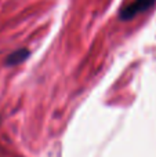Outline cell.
Returning a JSON list of instances; mask_svg holds the SVG:
<instances>
[{
  "label": "cell",
  "mask_w": 156,
  "mask_h": 157,
  "mask_svg": "<svg viewBox=\"0 0 156 157\" xmlns=\"http://www.w3.org/2000/svg\"><path fill=\"white\" fill-rule=\"evenodd\" d=\"M155 4L156 0H126L119 10V18L122 21H130L140 14L146 13Z\"/></svg>",
  "instance_id": "obj_1"
},
{
  "label": "cell",
  "mask_w": 156,
  "mask_h": 157,
  "mask_svg": "<svg viewBox=\"0 0 156 157\" xmlns=\"http://www.w3.org/2000/svg\"><path fill=\"white\" fill-rule=\"evenodd\" d=\"M28 57H29V51H28L26 48H18L8 55L6 63H7V65H11V66L18 65V63L24 62Z\"/></svg>",
  "instance_id": "obj_2"
}]
</instances>
